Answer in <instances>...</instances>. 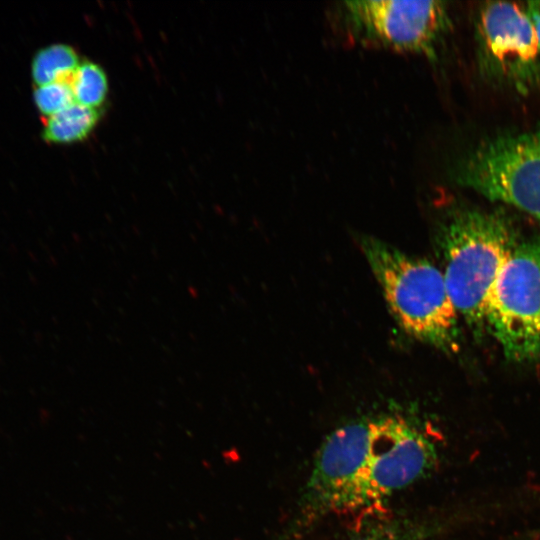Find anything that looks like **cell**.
<instances>
[{
	"label": "cell",
	"instance_id": "1",
	"mask_svg": "<svg viewBox=\"0 0 540 540\" xmlns=\"http://www.w3.org/2000/svg\"><path fill=\"white\" fill-rule=\"evenodd\" d=\"M438 242L449 296L459 317L479 335L486 329L490 290L518 244L514 229L498 212L459 210L441 224Z\"/></svg>",
	"mask_w": 540,
	"mask_h": 540
},
{
	"label": "cell",
	"instance_id": "2",
	"mask_svg": "<svg viewBox=\"0 0 540 540\" xmlns=\"http://www.w3.org/2000/svg\"><path fill=\"white\" fill-rule=\"evenodd\" d=\"M361 249L401 328L446 352L458 349L457 310L443 273L426 259L408 255L373 237Z\"/></svg>",
	"mask_w": 540,
	"mask_h": 540
},
{
	"label": "cell",
	"instance_id": "3",
	"mask_svg": "<svg viewBox=\"0 0 540 540\" xmlns=\"http://www.w3.org/2000/svg\"><path fill=\"white\" fill-rule=\"evenodd\" d=\"M486 329L509 359L540 354V239L518 243L486 301Z\"/></svg>",
	"mask_w": 540,
	"mask_h": 540
},
{
	"label": "cell",
	"instance_id": "4",
	"mask_svg": "<svg viewBox=\"0 0 540 540\" xmlns=\"http://www.w3.org/2000/svg\"><path fill=\"white\" fill-rule=\"evenodd\" d=\"M454 176L459 184L540 223V127L485 142L460 160Z\"/></svg>",
	"mask_w": 540,
	"mask_h": 540
},
{
	"label": "cell",
	"instance_id": "5",
	"mask_svg": "<svg viewBox=\"0 0 540 540\" xmlns=\"http://www.w3.org/2000/svg\"><path fill=\"white\" fill-rule=\"evenodd\" d=\"M339 10L355 39L429 58L451 24L443 1L354 0L341 2Z\"/></svg>",
	"mask_w": 540,
	"mask_h": 540
},
{
	"label": "cell",
	"instance_id": "6",
	"mask_svg": "<svg viewBox=\"0 0 540 540\" xmlns=\"http://www.w3.org/2000/svg\"><path fill=\"white\" fill-rule=\"evenodd\" d=\"M476 29L485 75L523 90L540 81V47L525 5L487 2L479 9Z\"/></svg>",
	"mask_w": 540,
	"mask_h": 540
},
{
	"label": "cell",
	"instance_id": "7",
	"mask_svg": "<svg viewBox=\"0 0 540 540\" xmlns=\"http://www.w3.org/2000/svg\"><path fill=\"white\" fill-rule=\"evenodd\" d=\"M430 440L397 417L376 419L375 433L357 479L352 507L369 503L411 484L435 463Z\"/></svg>",
	"mask_w": 540,
	"mask_h": 540
},
{
	"label": "cell",
	"instance_id": "8",
	"mask_svg": "<svg viewBox=\"0 0 540 540\" xmlns=\"http://www.w3.org/2000/svg\"><path fill=\"white\" fill-rule=\"evenodd\" d=\"M101 110L73 102L44 118L42 137L51 144H73L85 140L96 128Z\"/></svg>",
	"mask_w": 540,
	"mask_h": 540
},
{
	"label": "cell",
	"instance_id": "9",
	"mask_svg": "<svg viewBox=\"0 0 540 540\" xmlns=\"http://www.w3.org/2000/svg\"><path fill=\"white\" fill-rule=\"evenodd\" d=\"M81 63L76 50L64 43H55L38 50L31 62V76L36 86L69 82Z\"/></svg>",
	"mask_w": 540,
	"mask_h": 540
},
{
	"label": "cell",
	"instance_id": "10",
	"mask_svg": "<svg viewBox=\"0 0 540 540\" xmlns=\"http://www.w3.org/2000/svg\"><path fill=\"white\" fill-rule=\"evenodd\" d=\"M74 101L100 109L108 95V78L104 69L92 61H81L69 81Z\"/></svg>",
	"mask_w": 540,
	"mask_h": 540
},
{
	"label": "cell",
	"instance_id": "11",
	"mask_svg": "<svg viewBox=\"0 0 540 540\" xmlns=\"http://www.w3.org/2000/svg\"><path fill=\"white\" fill-rule=\"evenodd\" d=\"M33 98L37 110L44 118L58 113L75 102L69 82L36 86Z\"/></svg>",
	"mask_w": 540,
	"mask_h": 540
},
{
	"label": "cell",
	"instance_id": "12",
	"mask_svg": "<svg viewBox=\"0 0 540 540\" xmlns=\"http://www.w3.org/2000/svg\"><path fill=\"white\" fill-rule=\"evenodd\" d=\"M527 13L535 29L536 37L540 47V1H530L525 3Z\"/></svg>",
	"mask_w": 540,
	"mask_h": 540
},
{
	"label": "cell",
	"instance_id": "13",
	"mask_svg": "<svg viewBox=\"0 0 540 540\" xmlns=\"http://www.w3.org/2000/svg\"><path fill=\"white\" fill-rule=\"evenodd\" d=\"M355 540H377V539L372 538V537H361V538H358V539H355Z\"/></svg>",
	"mask_w": 540,
	"mask_h": 540
}]
</instances>
